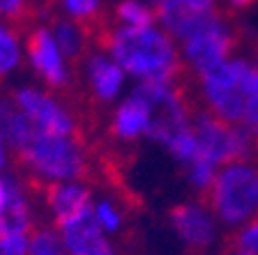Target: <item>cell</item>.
Returning a JSON list of instances; mask_svg holds the SVG:
<instances>
[{"label": "cell", "instance_id": "6da1fadb", "mask_svg": "<svg viewBox=\"0 0 258 255\" xmlns=\"http://www.w3.org/2000/svg\"><path fill=\"white\" fill-rule=\"evenodd\" d=\"M95 42L106 48L120 69L136 78L171 80L184 69L173 39L155 26L111 28L106 23L95 35Z\"/></svg>", "mask_w": 258, "mask_h": 255}, {"label": "cell", "instance_id": "7a4b0ae2", "mask_svg": "<svg viewBox=\"0 0 258 255\" xmlns=\"http://www.w3.org/2000/svg\"><path fill=\"white\" fill-rule=\"evenodd\" d=\"M14 154L42 182H76L88 177L86 152L74 136H60L35 127Z\"/></svg>", "mask_w": 258, "mask_h": 255}, {"label": "cell", "instance_id": "3957f363", "mask_svg": "<svg viewBox=\"0 0 258 255\" xmlns=\"http://www.w3.org/2000/svg\"><path fill=\"white\" fill-rule=\"evenodd\" d=\"M203 202L226 225H242L258 214V168L244 161L219 170L203 191Z\"/></svg>", "mask_w": 258, "mask_h": 255}, {"label": "cell", "instance_id": "277c9868", "mask_svg": "<svg viewBox=\"0 0 258 255\" xmlns=\"http://www.w3.org/2000/svg\"><path fill=\"white\" fill-rule=\"evenodd\" d=\"M253 69L244 60H226L201 76V92L212 115L226 122H242L247 106V90L251 83Z\"/></svg>", "mask_w": 258, "mask_h": 255}, {"label": "cell", "instance_id": "5b68a950", "mask_svg": "<svg viewBox=\"0 0 258 255\" xmlns=\"http://www.w3.org/2000/svg\"><path fill=\"white\" fill-rule=\"evenodd\" d=\"M191 129L199 140L201 156L210 163H237L251 154V133L219 120L212 113H199Z\"/></svg>", "mask_w": 258, "mask_h": 255}, {"label": "cell", "instance_id": "8992f818", "mask_svg": "<svg viewBox=\"0 0 258 255\" xmlns=\"http://www.w3.org/2000/svg\"><path fill=\"white\" fill-rule=\"evenodd\" d=\"M168 223L189 255H203L217 239L215 218L210 216L203 205H194V202L173 205L168 209Z\"/></svg>", "mask_w": 258, "mask_h": 255}, {"label": "cell", "instance_id": "52a82bcc", "mask_svg": "<svg viewBox=\"0 0 258 255\" xmlns=\"http://www.w3.org/2000/svg\"><path fill=\"white\" fill-rule=\"evenodd\" d=\"M12 99L30 117V122L42 131L60 133V136H76V131H79L76 122L72 120L70 113L64 111L62 104L55 101L53 97H48L46 92L37 90V88H21L12 95Z\"/></svg>", "mask_w": 258, "mask_h": 255}, {"label": "cell", "instance_id": "ba28073f", "mask_svg": "<svg viewBox=\"0 0 258 255\" xmlns=\"http://www.w3.org/2000/svg\"><path fill=\"white\" fill-rule=\"evenodd\" d=\"M26 48H28L30 64L35 67V71L46 80L48 88H53V90H67V85H70V71H67L64 55L60 53L58 44H55L53 32L44 26L30 28V30H28V39H26Z\"/></svg>", "mask_w": 258, "mask_h": 255}, {"label": "cell", "instance_id": "9c48e42d", "mask_svg": "<svg viewBox=\"0 0 258 255\" xmlns=\"http://www.w3.org/2000/svg\"><path fill=\"white\" fill-rule=\"evenodd\" d=\"M39 184L44 202L53 214L55 228L92 209V196L86 186L76 182H39Z\"/></svg>", "mask_w": 258, "mask_h": 255}, {"label": "cell", "instance_id": "30bf717a", "mask_svg": "<svg viewBox=\"0 0 258 255\" xmlns=\"http://www.w3.org/2000/svg\"><path fill=\"white\" fill-rule=\"evenodd\" d=\"M58 232L64 244V250L70 255H95L108 246V241L104 239L102 225L95 218V207L62 223Z\"/></svg>", "mask_w": 258, "mask_h": 255}, {"label": "cell", "instance_id": "8fae6325", "mask_svg": "<svg viewBox=\"0 0 258 255\" xmlns=\"http://www.w3.org/2000/svg\"><path fill=\"white\" fill-rule=\"evenodd\" d=\"M152 113L143 97L132 92V97L122 101L111 120V133L120 140H136L150 131Z\"/></svg>", "mask_w": 258, "mask_h": 255}, {"label": "cell", "instance_id": "7c38bea8", "mask_svg": "<svg viewBox=\"0 0 258 255\" xmlns=\"http://www.w3.org/2000/svg\"><path fill=\"white\" fill-rule=\"evenodd\" d=\"M88 80H90L92 99L97 101H113L122 90L124 83V71L120 69L113 60L104 58V55H90L88 58Z\"/></svg>", "mask_w": 258, "mask_h": 255}, {"label": "cell", "instance_id": "4fadbf2b", "mask_svg": "<svg viewBox=\"0 0 258 255\" xmlns=\"http://www.w3.org/2000/svg\"><path fill=\"white\" fill-rule=\"evenodd\" d=\"M32 131H35V124L30 122V117L16 106L12 97H3L0 99V136L5 138V143L12 149H19Z\"/></svg>", "mask_w": 258, "mask_h": 255}, {"label": "cell", "instance_id": "5bb4252c", "mask_svg": "<svg viewBox=\"0 0 258 255\" xmlns=\"http://www.w3.org/2000/svg\"><path fill=\"white\" fill-rule=\"evenodd\" d=\"M51 32H53L55 44H58L60 53L64 55V60L79 62V60L83 58L88 35L83 32V28H81L76 21L62 19V16H55L53 23H51Z\"/></svg>", "mask_w": 258, "mask_h": 255}, {"label": "cell", "instance_id": "9a60e30c", "mask_svg": "<svg viewBox=\"0 0 258 255\" xmlns=\"http://www.w3.org/2000/svg\"><path fill=\"white\" fill-rule=\"evenodd\" d=\"M224 255H258V216L226 237Z\"/></svg>", "mask_w": 258, "mask_h": 255}, {"label": "cell", "instance_id": "2e32d148", "mask_svg": "<svg viewBox=\"0 0 258 255\" xmlns=\"http://www.w3.org/2000/svg\"><path fill=\"white\" fill-rule=\"evenodd\" d=\"M60 5L67 10V14L83 28V32H90L97 23L102 21V0H60Z\"/></svg>", "mask_w": 258, "mask_h": 255}, {"label": "cell", "instance_id": "e0dca14e", "mask_svg": "<svg viewBox=\"0 0 258 255\" xmlns=\"http://www.w3.org/2000/svg\"><path fill=\"white\" fill-rule=\"evenodd\" d=\"M155 12L148 5H143L141 0H122L115 7V19H118L122 26H132V28H145L152 26L155 21Z\"/></svg>", "mask_w": 258, "mask_h": 255}, {"label": "cell", "instance_id": "ac0fdd59", "mask_svg": "<svg viewBox=\"0 0 258 255\" xmlns=\"http://www.w3.org/2000/svg\"><path fill=\"white\" fill-rule=\"evenodd\" d=\"M19 60H21V48H19L14 30L0 23V78L12 74L19 67Z\"/></svg>", "mask_w": 258, "mask_h": 255}, {"label": "cell", "instance_id": "d6986e66", "mask_svg": "<svg viewBox=\"0 0 258 255\" xmlns=\"http://www.w3.org/2000/svg\"><path fill=\"white\" fill-rule=\"evenodd\" d=\"M0 16L7 23L19 30V28H28L35 16V5L32 0H0Z\"/></svg>", "mask_w": 258, "mask_h": 255}, {"label": "cell", "instance_id": "ffe728a7", "mask_svg": "<svg viewBox=\"0 0 258 255\" xmlns=\"http://www.w3.org/2000/svg\"><path fill=\"white\" fill-rule=\"evenodd\" d=\"M28 255H64V244L55 230L39 228L30 234V253Z\"/></svg>", "mask_w": 258, "mask_h": 255}, {"label": "cell", "instance_id": "44dd1931", "mask_svg": "<svg viewBox=\"0 0 258 255\" xmlns=\"http://www.w3.org/2000/svg\"><path fill=\"white\" fill-rule=\"evenodd\" d=\"M95 218H97V223L102 225V230H106V232H115V230L122 225V216H120V212L113 207L108 200L99 202V205L95 207Z\"/></svg>", "mask_w": 258, "mask_h": 255}, {"label": "cell", "instance_id": "7402d4cb", "mask_svg": "<svg viewBox=\"0 0 258 255\" xmlns=\"http://www.w3.org/2000/svg\"><path fill=\"white\" fill-rule=\"evenodd\" d=\"M168 3H175V5L191 12H215V0H168Z\"/></svg>", "mask_w": 258, "mask_h": 255}, {"label": "cell", "instance_id": "603a6c76", "mask_svg": "<svg viewBox=\"0 0 258 255\" xmlns=\"http://www.w3.org/2000/svg\"><path fill=\"white\" fill-rule=\"evenodd\" d=\"M5 200H7V184H5V180L0 177V212L5 207Z\"/></svg>", "mask_w": 258, "mask_h": 255}, {"label": "cell", "instance_id": "cb8c5ba5", "mask_svg": "<svg viewBox=\"0 0 258 255\" xmlns=\"http://www.w3.org/2000/svg\"><path fill=\"white\" fill-rule=\"evenodd\" d=\"M7 163V152H5V138L0 136V168Z\"/></svg>", "mask_w": 258, "mask_h": 255}, {"label": "cell", "instance_id": "d4e9b609", "mask_svg": "<svg viewBox=\"0 0 258 255\" xmlns=\"http://www.w3.org/2000/svg\"><path fill=\"white\" fill-rule=\"evenodd\" d=\"M253 3H256V0H231V5L237 7V10H244V7L253 5Z\"/></svg>", "mask_w": 258, "mask_h": 255}, {"label": "cell", "instance_id": "484cf974", "mask_svg": "<svg viewBox=\"0 0 258 255\" xmlns=\"http://www.w3.org/2000/svg\"><path fill=\"white\" fill-rule=\"evenodd\" d=\"M0 255H7V253H5V248H3V244H0Z\"/></svg>", "mask_w": 258, "mask_h": 255}, {"label": "cell", "instance_id": "4316f807", "mask_svg": "<svg viewBox=\"0 0 258 255\" xmlns=\"http://www.w3.org/2000/svg\"><path fill=\"white\" fill-rule=\"evenodd\" d=\"M256 60H258V44H256Z\"/></svg>", "mask_w": 258, "mask_h": 255}]
</instances>
